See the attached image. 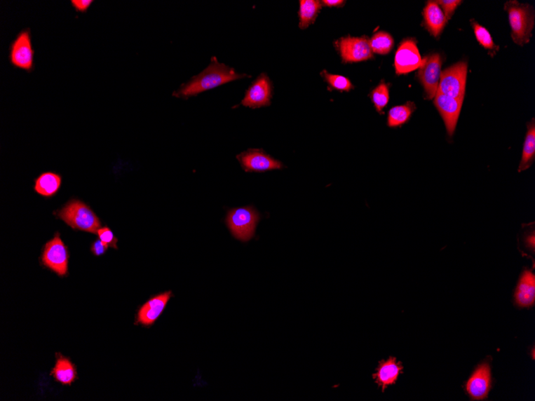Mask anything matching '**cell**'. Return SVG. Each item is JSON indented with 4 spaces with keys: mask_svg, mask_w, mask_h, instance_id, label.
<instances>
[{
    "mask_svg": "<svg viewBox=\"0 0 535 401\" xmlns=\"http://www.w3.org/2000/svg\"><path fill=\"white\" fill-rule=\"evenodd\" d=\"M336 46L346 63L362 62L373 57L370 41L366 36L341 38L336 42Z\"/></svg>",
    "mask_w": 535,
    "mask_h": 401,
    "instance_id": "9",
    "label": "cell"
},
{
    "mask_svg": "<svg viewBox=\"0 0 535 401\" xmlns=\"http://www.w3.org/2000/svg\"><path fill=\"white\" fill-rule=\"evenodd\" d=\"M371 98L373 100L375 109L379 113H382L390 100V93L388 88L385 83H381L379 87H377L371 93Z\"/></svg>",
    "mask_w": 535,
    "mask_h": 401,
    "instance_id": "25",
    "label": "cell"
},
{
    "mask_svg": "<svg viewBox=\"0 0 535 401\" xmlns=\"http://www.w3.org/2000/svg\"><path fill=\"white\" fill-rule=\"evenodd\" d=\"M55 215L73 229L95 234L98 233L101 227L97 214L81 200H70L63 208L56 211Z\"/></svg>",
    "mask_w": 535,
    "mask_h": 401,
    "instance_id": "2",
    "label": "cell"
},
{
    "mask_svg": "<svg viewBox=\"0 0 535 401\" xmlns=\"http://www.w3.org/2000/svg\"><path fill=\"white\" fill-rule=\"evenodd\" d=\"M425 60L421 58L418 47L412 39L405 41L397 50L395 55V69L398 75L407 74L420 69Z\"/></svg>",
    "mask_w": 535,
    "mask_h": 401,
    "instance_id": "11",
    "label": "cell"
},
{
    "mask_svg": "<svg viewBox=\"0 0 535 401\" xmlns=\"http://www.w3.org/2000/svg\"><path fill=\"white\" fill-rule=\"evenodd\" d=\"M273 98L272 82L266 74H261L245 92L241 105L256 109L271 104Z\"/></svg>",
    "mask_w": 535,
    "mask_h": 401,
    "instance_id": "10",
    "label": "cell"
},
{
    "mask_svg": "<svg viewBox=\"0 0 535 401\" xmlns=\"http://www.w3.org/2000/svg\"><path fill=\"white\" fill-rule=\"evenodd\" d=\"M172 297V291L161 293L149 299L140 308L137 313V323L145 327L154 325L156 321L164 312L167 304Z\"/></svg>",
    "mask_w": 535,
    "mask_h": 401,
    "instance_id": "14",
    "label": "cell"
},
{
    "mask_svg": "<svg viewBox=\"0 0 535 401\" xmlns=\"http://www.w3.org/2000/svg\"><path fill=\"white\" fill-rule=\"evenodd\" d=\"M97 233L99 235L100 239L105 243L106 245H108L109 247L117 250L118 240L110 229L108 227L100 229Z\"/></svg>",
    "mask_w": 535,
    "mask_h": 401,
    "instance_id": "28",
    "label": "cell"
},
{
    "mask_svg": "<svg viewBox=\"0 0 535 401\" xmlns=\"http://www.w3.org/2000/svg\"><path fill=\"white\" fill-rule=\"evenodd\" d=\"M93 0H72L71 4L79 13H86L93 5Z\"/></svg>",
    "mask_w": 535,
    "mask_h": 401,
    "instance_id": "30",
    "label": "cell"
},
{
    "mask_svg": "<svg viewBox=\"0 0 535 401\" xmlns=\"http://www.w3.org/2000/svg\"><path fill=\"white\" fill-rule=\"evenodd\" d=\"M322 3L316 0H302L299 9V27L301 29H306L309 25L313 24L316 20Z\"/></svg>",
    "mask_w": 535,
    "mask_h": 401,
    "instance_id": "22",
    "label": "cell"
},
{
    "mask_svg": "<svg viewBox=\"0 0 535 401\" xmlns=\"http://www.w3.org/2000/svg\"><path fill=\"white\" fill-rule=\"evenodd\" d=\"M370 43L372 52L380 55H386L391 52L393 47V39L390 34L380 32L372 37Z\"/></svg>",
    "mask_w": 535,
    "mask_h": 401,
    "instance_id": "24",
    "label": "cell"
},
{
    "mask_svg": "<svg viewBox=\"0 0 535 401\" xmlns=\"http://www.w3.org/2000/svg\"><path fill=\"white\" fill-rule=\"evenodd\" d=\"M511 27V36L515 43L523 46L530 41L534 26V11L532 6L509 1L505 4Z\"/></svg>",
    "mask_w": 535,
    "mask_h": 401,
    "instance_id": "3",
    "label": "cell"
},
{
    "mask_svg": "<svg viewBox=\"0 0 535 401\" xmlns=\"http://www.w3.org/2000/svg\"><path fill=\"white\" fill-rule=\"evenodd\" d=\"M424 14L428 29L433 36L438 37L447 22L442 10L439 8L437 2L429 1L426 6Z\"/></svg>",
    "mask_w": 535,
    "mask_h": 401,
    "instance_id": "18",
    "label": "cell"
},
{
    "mask_svg": "<svg viewBox=\"0 0 535 401\" xmlns=\"http://www.w3.org/2000/svg\"><path fill=\"white\" fill-rule=\"evenodd\" d=\"M55 379L64 385H71L76 378V370L69 359L58 355L55 368L52 372Z\"/></svg>",
    "mask_w": 535,
    "mask_h": 401,
    "instance_id": "21",
    "label": "cell"
},
{
    "mask_svg": "<svg viewBox=\"0 0 535 401\" xmlns=\"http://www.w3.org/2000/svg\"><path fill=\"white\" fill-rule=\"evenodd\" d=\"M109 247L108 245H106L105 243L100 239L93 243L91 250L95 256L100 257L104 255L106 251L109 250Z\"/></svg>",
    "mask_w": 535,
    "mask_h": 401,
    "instance_id": "31",
    "label": "cell"
},
{
    "mask_svg": "<svg viewBox=\"0 0 535 401\" xmlns=\"http://www.w3.org/2000/svg\"><path fill=\"white\" fill-rule=\"evenodd\" d=\"M402 372V365L397 362L396 358H391L386 361H381L374 374V379L377 386L381 388L382 392H384L388 386L396 383Z\"/></svg>",
    "mask_w": 535,
    "mask_h": 401,
    "instance_id": "16",
    "label": "cell"
},
{
    "mask_svg": "<svg viewBox=\"0 0 535 401\" xmlns=\"http://www.w3.org/2000/svg\"><path fill=\"white\" fill-rule=\"evenodd\" d=\"M515 301L521 307H531L535 301V276L531 270L523 272L515 292Z\"/></svg>",
    "mask_w": 535,
    "mask_h": 401,
    "instance_id": "17",
    "label": "cell"
},
{
    "mask_svg": "<svg viewBox=\"0 0 535 401\" xmlns=\"http://www.w3.org/2000/svg\"><path fill=\"white\" fill-rule=\"evenodd\" d=\"M261 215L253 206L230 209L225 223L235 239L250 241L255 237Z\"/></svg>",
    "mask_w": 535,
    "mask_h": 401,
    "instance_id": "4",
    "label": "cell"
},
{
    "mask_svg": "<svg viewBox=\"0 0 535 401\" xmlns=\"http://www.w3.org/2000/svg\"><path fill=\"white\" fill-rule=\"evenodd\" d=\"M535 159V125L533 118L531 123H528V131L523 146L522 161L519 167V172L526 171L531 168Z\"/></svg>",
    "mask_w": 535,
    "mask_h": 401,
    "instance_id": "20",
    "label": "cell"
},
{
    "mask_svg": "<svg viewBox=\"0 0 535 401\" xmlns=\"http://www.w3.org/2000/svg\"><path fill=\"white\" fill-rule=\"evenodd\" d=\"M62 184L60 174L46 172L39 175L35 179L36 193L43 197H52L58 193Z\"/></svg>",
    "mask_w": 535,
    "mask_h": 401,
    "instance_id": "19",
    "label": "cell"
},
{
    "mask_svg": "<svg viewBox=\"0 0 535 401\" xmlns=\"http://www.w3.org/2000/svg\"><path fill=\"white\" fill-rule=\"evenodd\" d=\"M9 61L14 69L31 73L35 69V50L33 48L29 28L21 30L11 41Z\"/></svg>",
    "mask_w": 535,
    "mask_h": 401,
    "instance_id": "5",
    "label": "cell"
},
{
    "mask_svg": "<svg viewBox=\"0 0 535 401\" xmlns=\"http://www.w3.org/2000/svg\"><path fill=\"white\" fill-rule=\"evenodd\" d=\"M69 252L61 240L59 233H56L53 240L45 245L42 262L45 267L54 273L65 276L69 271Z\"/></svg>",
    "mask_w": 535,
    "mask_h": 401,
    "instance_id": "7",
    "label": "cell"
},
{
    "mask_svg": "<svg viewBox=\"0 0 535 401\" xmlns=\"http://www.w3.org/2000/svg\"><path fill=\"white\" fill-rule=\"evenodd\" d=\"M322 75L330 86L334 89L339 90V91L350 92L353 88L351 82L344 76L332 75L326 71H324Z\"/></svg>",
    "mask_w": 535,
    "mask_h": 401,
    "instance_id": "27",
    "label": "cell"
},
{
    "mask_svg": "<svg viewBox=\"0 0 535 401\" xmlns=\"http://www.w3.org/2000/svg\"><path fill=\"white\" fill-rule=\"evenodd\" d=\"M437 3L441 5L445 11V17H446L447 20H449L452 18L455 9L458 8L461 1H459V0H442V1H437Z\"/></svg>",
    "mask_w": 535,
    "mask_h": 401,
    "instance_id": "29",
    "label": "cell"
},
{
    "mask_svg": "<svg viewBox=\"0 0 535 401\" xmlns=\"http://www.w3.org/2000/svg\"><path fill=\"white\" fill-rule=\"evenodd\" d=\"M471 25L473 28H474L475 36L478 43L487 49H498V47L495 46V44L494 43L491 34H489L485 27L478 25L475 20H471Z\"/></svg>",
    "mask_w": 535,
    "mask_h": 401,
    "instance_id": "26",
    "label": "cell"
},
{
    "mask_svg": "<svg viewBox=\"0 0 535 401\" xmlns=\"http://www.w3.org/2000/svg\"><path fill=\"white\" fill-rule=\"evenodd\" d=\"M416 109L413 103L396 106L393 107L388 111L387 124L391 128L402 127L403 124L407 123Z\"/></svg>",
    "mask_w": 535,
    "mask_h": 401,
    "instance_id": "23",
    "label": "cell"
},
{
    "mask_svg": "<svg viewBox=\"0 0 535 401\" xmlns=\"http://www.w3.org/2000/svg\"><path fill=\"white\" fill-rule=\"evenodd\" d=\"M463 100L454 99L437 92L435 104L442 116L449 137H453L463 107Z\"/></svg>",
    "mask_w": 535,
    "mask_h": 401,
    "instance_id": "13",
    "label": "cell"
},
{
    "mask_svg": "<svg viewBox=\"0 0 535 401\" xmlns=\"http://www.w3.org/2000/svg\"><path fill=\"white\" fill-rule=\"evenodd\" d=\"M424 64L420 67L419 76L425 88L426 97L433 99L438 92L441 77L442 60L438 54L424 59Z\"/></svg>",
    "mask_w": 535,
    "mask_h": 401,
    "instance_id": "12",
    "label": "cell"
},
{
    "mask_svg": "<svg viewBox=\"0 0 535 401\" xmlns=\"http://www.w3.org/2000/svg\"><path fill=\"white\" fill-rule=\"evenodd\" d=\"M242 169L246 172H266L285 168L283 163L262 149H249L236 156Z\"/></svg>",
    "mask_w": 535,
    "mask_h": 401,
    "instance_id": "8",
    "label": "cell"
},
{
    "mask_svg": "<svg viewBox=\"0 0 535 401\" xmlns=\"http://www.w3.org/2000/svg\"><path fill=\"white\" fill-rule=\"evenodd\" d=\"M248 77L251 76L240 74L233 67L221 63L216 56H212L210 65L198 75L191 77L187 83L182 84L177 91L172 93V97L189 100L224 84Z\"/></svg>",
    "mask_w": 535,
    "mask_h": 401,
    "instance_id": "1",
    "label": "cell"
},
{
    "mask_svg": "<svg viewBox=\"0 0 535 401\" xmlns=\"http://www.w3.org/2000/svg\"><path fill=\"white\" fill-rule=\"evenodd\" d=\"M467 64L460 62L442 72L438 91L454 99L464 100Z\"/></svg>",
    "mask_w": 535,
    "mask_h": 401,
    "instance_id": "6",
    "label": "cell"
},
{
    "mask_svg": "<svg viewBox=\"0 0 535 401\" xmlns=\"http://www.w3.org/2000/svg\"><path fill=\"white\" fill-rule=\"evenodd\" d=\"M492 387L491 368L483 364L473 374L466 385L467 393L475 400H483L487 397Z\"/></svg>",
    "mask_w": 535,
    "mask_h": 401,
    "instance_id": "15",
    "label": "cell"
},
{
    "mask_svg": "<svg viewBox=\"0 0 535 401\" xmlns=\"http://www.w3.org/2000/svg\"><path fill=\"white\" fill-rule=\"evenodd\" d=\"M345 1H341V0H325V1H323V4L325 6H328V7H340V6L344 4Z\"/></svg>",
    "mask_w": 535,
    "mask_h": 401,
    "instance_id": "32",
    "label": "cell"
}]
</instances>
